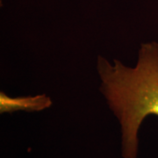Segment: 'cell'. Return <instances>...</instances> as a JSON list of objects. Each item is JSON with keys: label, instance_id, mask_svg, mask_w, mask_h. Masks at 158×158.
Returning <instances> with one entry per match:
<instances>
[{"label": "cell", "instance_id": "6da1fadb", "mask_svg": "<svg viewBox=\"0 0 158 158\" xmlns=\"http://www.w3.org/2000/svg\"><path fill=\"white\" fill-rule=\"evenodd\" d=\"M99 89L120 127L122 158H138L139 132L144 119L158 117V42L142 43L134 66L98 56Z\"/></svg>", "mask_w": 158, "mask_h": 158}, {"label": "cell", "instance_id": "7a4b0ae2", "mask_svg": "<svg viewBox=\"0 0 158 158\" xmlns=\"http://www.w3.org/2000/svg\"><path fill=\"white\" fill-rule=\"evenodd\" d=\"M53 102L46 94L34 96L13 97L8 96L6 92H0V113H14L17 111L40 112L52 106Z\"/></svg>", "mask_w": 158, "mask_h": 158}]
</instances>
